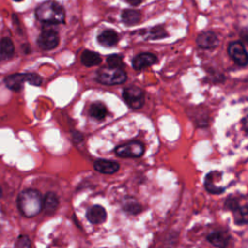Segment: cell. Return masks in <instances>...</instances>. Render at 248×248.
Listing matches in <instances>:
<instances>
[{"label": "cell", "instance_id": "cell-1", "mask_svg": "<svg viewBox=\"0 0 248 248\" xmlns=\"http://www.w3.org/2000/svg\"><path fill=\"white\" fill-rule=\"evenodd\" d=\"M17 205L22 215L25 217H34L43 209L42 195L35 189H26L18 195Z\"/></svg>", "mask_w": 248, "mask_h": 248}, {"label": "cell", "instance_id": "cell-2", "mask_svg": "<svg viewBox=\"0 0 248 248\" xmlns=\"http://www.w3.org/2000/svg\"><path fill=\"white\" fill-rule=\"evenodd\" d=\"M35 15L38 20L47 24H61L65 21L64 8L54 1H46L37 7Z\"/></svg>", "mask_w": 248, "mask_h": 248}, {"label": "cell", "instance_id": "cell-3", "mask_svg": "<svg viewBox=\"0 0 248 248\" xmlns=\"http://www.w3.org/2000/svg\"><path fill=\"white\" fill-rule=\"evenodd\" d=\"M127 79V74L123 69L103 67L97 72L96 80L105 85H115L124 83Z\"/></svg>", "mask_w": 248, "mask_h": 248}, {"label": "cell", "instance_id": "cell-4", "mask_svg": "<svg viewBox=\"0 0 248 248\" xmlns=\"http://www.w3.org/2000/svg\"><path fill=\"white\" fill-rule=\"evenodd\" d=\"M25 81L29 82L32 85L39 86L42 83V78L35 73H16L8 76L4 80L6 86L14 91H20Z\"/></svg>", "mask_w": 248, "mask_h": 248}, {"label": "cell", "instance_id": "cell-5", "mask_svg": "<svg viewBox=\"0 0 248 248\" xmlns=\"http://www.w3.org/2000/svg\"><path fill=\"white\" fill-rule=\"evenodd\" d=\"M122 97L127 106L132 109H140L144 105V92L141 88L132 85L123 89Z\"/></svg>", "mask_w": 248, "mask_h": 248}, {"label": "cell", "instance_id": "cell-6", "mask_svg": "<svg viewBox=\"0 0 248 248\" xmlns=\"http://www.w3.org/2000/svg\"><path fill=\"white\" fill-rule=\"evenodd\" d=\"M144 145L140 141H130L115 147L114 152L117 156L123 158H140L144 153Z\"/></svg>", "mask_w": 248, "mask_h": 248}, {"label": "cell", "instance_id": "cell-7", "mask_svg": "<svg viewBox=\"0 0 248 248\" xmlns=\"http://www.w3.org/2000/svg\"><path fill=\"white\" fill-rule=\"evenodd\" d=\"M59 34L54 29H44L37 39L38 46L44 50L55 48L59 44Z\"/></svg>", "mask_w": 248, "mask_h": 248}, {"label": "cell", "instance_id": "cell-8", "mask_svg": "<svg viewBox=\"0 0 248 248\" xmlns=\"http://www.w3.org/2000/svg\"><path fill=\"white\" fill-rule=\"evenodd\" d=\"M228 54L238 66L244 67L247 65L248 55L245 46L241 42H231L228 46Z\"/></svg>", "mask_w": 248, "mask_h": 248}, {"label": "cell", "instance_id": "cell-9", "mask_svg": "<svg viewBox=\"0 0 248 248\" xmlns=\"http://www.w3.org/2000/svg\"><path fill=\"white\" fill-rule=\"evenodd\" d=\"M223 173L218 170L208 172L204 177V187L206 191L213 195H220L225 191V188L220 186L218 182L222 180Z\"/></svg>", "mask_w": 248, "mask_h": 248}, {"label": "cell", "instance_id": "cell-10", "mask_svg": "<svg viewBox=\"0 0 248 248\" xmlns=\"http://www.w3.org/2000/svg\"><path fill=\"white\" fill-rule=\"evenodd\" d=\"M158 62V58L151 52H141L134 57L132 61L133 68L137 71L142 70L146 67L152 66Z\"/></svg>", "mask_w": 248, "mask_h": 248}, {"label": "cell", "instance_id": "cell-11", "mask_svg": "<svg viewBox=\"0 0 248 248\" xmlns=\"http://www.w3.org/2000/svg\"><path fill=\"white\" fill-rule=\"evenodd\" d=\"M197 45L204 49L215 48L219 45V40L217 35L212 31H205L199 34L196 39Z\"/></svg>", "mask_w": 248, "mask_h": 248}, {"label": "cell", "instance_id": "cell-12", "mask_svg": "<svg viewBox=\"0 0 248 248\" xmlns=\"http://www.w3.org/2000/svg\"><path fill=\"white\" fill-rule=\"evenodd\" d=\"M86 218L91 224L100 225V224H103L104 222H106L107 211L103 206L96 204V205L89 207V209L86 212Z\"/></svg>", "mask_w": 248, "mask_h": 248}, {"label": "cell", "instance_id": "cell-13", "mask_svg": "<svg viewBox=\"0 0 248 248\" xmlns=\"http://www.w3.org/2000/svg\"><path fill=\"white\" fill-rule=\"evenodd\" d=\"M93 166L95 170L104 174L115 173L120 168L117 162L112 160H107V159H99L94 162Z\"/></svg>", "mask_w": 248, "mask_h": 248}, {"label": "cell", "instance_id": "cell-14", "mask_svg": "<svg viewBox=\"0 0 248 248\" xmlns=\"http://www.w3.org/2000/svg\"><path fill=\"white\" fill-rule=\"evenodd\" d=\"M206 239L215 247L224 248L229 244L230 236L226 232L223 231H213L209 232L206 236Z\"/></svg>", "mask_w": 248, "mask_h": 248}, {"label": "cell", "instance_id": "cell-15", "mask_svg": "<svg viewBox=\"0 0 248 248\" xmlns=\"http://www.w3.org/2000/svg\"><path fill=\"white\" fill-rule=\"evenodd\" d=\"M97 41L103 46H113L118 43V34L112 29H107L98 35Z\"/></svg>", "mask_w": 248, "mask_h": 248}, {"label": "cell", "instance_id": "cell-16", "mask_svg": "<svg viewBox=\"0 0 248 248\" xmlns=\"http://www.w3.org/2000/svg\"><path fill=\"white\" fill-rule=\"evenodd\" d=\"M59 205V199L57 195L53 192H48L46 194L43 200V209L46 214H53Z\"/></svg>", "mask_w": 248, "mask_h": 248}, {"label": "cell", "instance_id": "cell-17", "mask_svg": "<svg viewBox=\"0 0 248 248\" xmlns=\"http://www.w3.org/2000/svg\"><path fill=\"white\" fill-rule=\"evenodd\" d=\"M15 46L10 38H2L0 40V61H7L14 55Z\"/></svg>", "mask_w": 248, "mask_h": 248}, {"label": "cell", "instance_id": "cell-18", "mask_svg": "<svg viewBox=\"0 0 248 248\" xmlns=\"http://www.w3.org/2000/svg\"><path fill=\"white\" fill-rule=\"evenodd\" d=\"M80 61L82 65L86 67H93L96 65H99L102 62V58L98 52L85 49L82 51L80 56Z\"/></svg>", "mask_w": 248, "mask_h": 248}, {"label": "cell", "instance_id": "cell-19", "mask_svg": "<svg viewBox=\"0 0 248 248\" xmlns=\"http://www.w3.org/2000/svg\"><path fill=\"white\" fill-rule=\"evenodd\" d=\"M141 14L140 11L133 9H126L122 11L121 19L126 25H135L140 21Z\"/></svg>", "mask_w": 248, "mask_h": 248}, {"label": "cell", "instance_id": "cell-20", "mask_svg": "<svg viewBox=\"0 0 248 248\" xmlns=\"http://www.w3.org/2000/svg\"><path fill=\"white\" fill-rule=\"evenodd\" d=\"M89 114L97 120H103L108 114V109L102 102H95L89 108Z\"/></svg>", "mask_w": 248, "mask_h": 248}, {"label": "cell", "instance_id": "cell-21", "mask_svg": "<svg viewBox=\"0 0 248 248\" xmlns=\"http://www.w3.org/2000/svg\"><path fill=\"white\" fill-rule=\"evenodd\" d=\"M232 212L233 213L234 223L236 225L242 226V225H245L247 223L248 214H247V205H246V203H244L243 205H241L239 203L236 207H234L232 210Z\"/></svg>", "mask_w": 248, "mask_h": 248}, {"label": "cell", "instance_id": "cell-22", "mask_svg": "<svg viewBox=\"0 0 248 248\" xmlns=\"http://www.w3.org/2000/svg\"><path fill=\"white\" fill-rule=\"evenodd\" d=\"M145 38L147 40H159V39H163L168 37V32L165 30V28L163 26H154L152 28H150L148 31H146L145 34Z\"/></svg>", "mask_w": 248, "mask_h": 248}, {"label": "cell", "instance_id": "cell-23", "mask_svg": "<svg viewBox=\"0 0 248 248\" xmlns=\"http://www.w3.org/2000/svg\"><path fill=\"white\" fill-rule=\"evenodd\" d=\"M123 210L128 212L129 214H138L141 211V206L140 204L133 198L125 199L123 202Z\"/></svg>", "mask_w": 248, "mask_h": 248}, {"label": "cell", "instance_id": "cell-24", "mask_svg": "<svg viewBox=\"0 0 248 248\" xmlns=\"http://www.w3.org/2000/svg\"><path fill=\"white\" fill-rule=\"evenodd\" d=\"M107 63L108 67L112 68H119L123 69L124 63H123V56L121 54L112 53L107 57Z\"/></svg>", "mask_w": 248, "mask_h": 248}, {"label": "cell", "instance_id": "cell-25", "mask_svg": "<svg viewBox=\"0 0 248 248\" xmlns=\"http://www.w3.org/2000/svg\"><path fill=\"white\" fill-rule=\"evenodd\" d=\"M16 247H19V248H29L31 247V242L28 236L26 235H19L16 239V242L15 244Z\"/></svg>", "mask_w": 248, "mask_h": 248}, {"label": "cell", "instance_id": "cell-26", "mask_svg": "<svg viewBox=\"0 0 248 248\" xmlns=\"http://www.w3.org/2000/svg\"><path fill=\"white\" fill-rule=\"evenodd\" d=\"M73 140L75 142H79L82 140V135L79 132H75L73 133Z\"/></svg>", "mask_w": 248, "mask_h": 248}, {"label": "cell", "instance_id": "cell-27", "mask_svg": "<svg viewBox=\"0 0 248 248\" xmlns=\"http://www.w3.org/2000/svg\"><path fill=\"white\" fill-rule=\"evenodd\" d=\"M130 5H132V6H138V5H140L143 0H126Z\"/></svg>", "mask_w": 248, "mask_h": 248}, {"label": "cell", "instance_id": "cell-28", "mask_svg": "<svg viewBox=\"0 0 248 248\" xmlns=\"http://www.w3.org/2000/svg\"><path fill=\"white\" fill-rule=\"evenodd\" d=\"M1 196H2V189H1V187H0V198H1Z\"/></svg>", "mask_w": 248, "mask_h": 248}, {"label": "cell", "instance_id": "cell-29", "mask_svg": "<svg viewBox=\"0 0 248 248\" xmlns=\"http://www.w3.org/2000/svg\"><path fill=\"white\" fill-rule=\"evenodd\" d=\"M14 1H16V2H18V1H21V0H14Z\"/></svg>", "mask_w": 248, "mask_h": 248}, {"label": "cell", "instance_id": "cell-30", "mask_svg": "<svg viewBox=\"0 0 248 248\" xmlns=\"http://www.w3.org/2000/svg\"><path fill=\"white\" fill-rule=\"evenodd\" d=\"M0 232H1V227H0Z\"/></svg>", "mask_w": 248, "mask_h": 248}]
</instances>
